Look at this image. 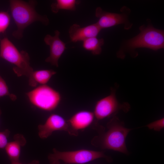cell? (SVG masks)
<instances>
[{
  "label": "cell",
  "mask_w": 164,
  "mask_h": 164,
  "mask_svg": "<svg viewBox=\"0 0 164 164\" xmlns=\"http://www.w3.org/2000/svg\"><path fill=\"white\" fill-rule=\"evenodd\" d=\"M140 33L129 39L124 40L121 44L117 54L119 58H124L125 53L131 54L136 53V49L146 48L157 51L164 48V31L157 29L150 23L139 28Z\"/></svg>",
  "instance_id": "cell-1"
},
{
  "label": "cell",
  "mask_w": 164,
  "mask_h": 164,
  "mask_svg": "<svg viewBox=\"0 0 164 164\" xmlns=\"http://www.w3.org/2000/svg\"><path fill=\"white\" fill-rule=\"evenodd\" d=\"M107 130L95 136L92 144L103 149L112 150L127 154L125 140L131 129L125 128L124 124L116 116L113 117L107 124Z\"/></svg>",
  "instance_id": "cell-2"
},
{
  "label": "cell",
  "mask_w": 164,
  "mask_h": 164,
  "mask_svg": "<svg viewBox=\"0 0 164 164\" xmlns=\"http://www.w3.org/2000/svg\"><path fill=\"white\" fill-rule=\"evenodd\" d=\"M10 4L12 16L17 27L16 30L13 33L15 38H22L24 29L35 22L39 21L46 25L49 23L46 16L40 15L36 12L34 2L12 0L10 1Z\"/></svg>",
  "instance_id": "cell-3"
},
{
  "label": "cell",
  "mask_w": 164,
  "mask_h": 164,
  "mask_svg": "<svg viewBox=\"0 0 164 164\" xmlns=\"http://www.w3.org/2000/svg\"><path fill=\"white\" fill-rule=\"evenodd\" d=\"M0 57L15 65L13 70L18 77L26 76L29 77L33 71L28 53L23 50L19 51L7 37L0 41Z\"/></svg>",
  "instance_id": "cell-4"
},
{
  "label": "cell",
  "mask_w": 164,
  "mask_h": 164,
  "mask_svg": "<svg viewBox=\"0 0 164 164\" xmlns=\"http://www.w3.org/2000/svg\"><path fill=\"white\" fill-rule=\"evenodd\" d=\"M53 152L48 156L50 164H60V161L69 164H83L100 158L111 161L103 151L81 149L62 152L54 148Z\"/></svg>",
  "instance_id": "cell-5"
},
{
  "label": "cell",
  "mask_w": 164,
  "mask_h": 164,
  "mask_svg": "<svg viewBox=\"0 0 164 164\" xmlns=\"http://www.w3.org/2000/svg\"><path fill=\"white\" fill-rule=\"evenodd\" d=\"M30 102L43 110L51 111L55 109L61 99L60 93L46 84L40 85L26 93Z\"/></svg>",
  "instance_id": "cell-6"
},
{
  "label": "cell",
  "mask_w": 164,
  "mask_h": 164,
  "mask_svg": "<svg viewBox=\"0 0 164 164\" xmlns=\"http://www.w3.org/2000/svg\"><path fill=\"white\" fill-rule=\"evenodd\" d=\"M131 12L130 9L125 6L121 8V13L106 12L98 7L95 10V15L99 19L96 23L101 29L123 24L125 29L128 30L132 25L128 18Z\"/></svg>",
  "instance_id": "cell-7"
},
{
  "label": "cell",
  "mask_w": 164,
  "mask_h": 164,
  "mask_svg": "<svg viewBox=\"0 0 164 164\" xmlns=\"http://www.w3.org/2000/svg\"><path fill=\"white\" fill-rule=\"evenodd\" d=\"M124 107L118 101L115 91L112 90L110 94L96 102L93 112L96 119L101 120L114 115Z\"/></svg>",
  "instance_id": "cell-8"
},
{
  "label": "cell",
  "mask_w": 164,
  "mask_h": 164,
  "mask_svg": "<svg viewBox=\"0 0 164 164\" xmlns=\"http://www.w3.org/2000/svg\"><path fill=\"white\" fill-rule=\"evenodd\" d=\"M38 128L39 136L42 139L47 138L55 131H64L68 133L69 132L67 121L62 116L55 114L50 115L45 123L39 125Z\"/></svg>",
  "instance_id": "cell-9"
},
{
  "label": "cell",
  "mask_w": 164,
  "mask_h": 164,
  "mask_svg": "<svg viewBox=\"0 0 164 164\" xmlns=\"http://www.w3.org/2000/svg\"><path fill=\"white\" fill-rule=\"evenodd\" d=\"M54 33V36L47 34L44 38L45 43L50 48V55L46 59L45 61L58 67L59 60L66 47V44L59 38V31L56 30Z\"/></svg>",
  "instance_id": "cell-10"
},
{
  "label": "cell",
  "mask_w": 164,
  "mask_h": 164,
  "mask_svg": "<svg viewBox=\"0 0 164 164\" xmlns=\"http://www.w3.org/2000/svg\"><path fill=\"white\" fill-rule=\"evenodd\" d=\"M94 116L93 112L87 110L77 112L67 121L69 127L68 133L77 135L79 130L84 129L93 122Z\"/></svg>",
  "instance_id": "cell-11"
},
{
  "label": "cell",
  "mask_w": 164,
  "mask_h": 164,
  "mask_svg": "<svg viewBox=\"0 0 164 164\" xmlns=\"http://www.w3.org/2000/svg\"><path fill=\"white\" fill-rule=\"evenodd\" d=\"M101 29L96 23L82 27L74 24L70 27L69 33L71 41L76 43L83 41L91 37H97Z\"/></svg>",
  "instance_id": "cell-12"
},
{
  "label": "cell",
  "mask_w": 164,
  "mask_h": 164,
  "mask_svg": "<svg viewBox=\"0 0 164 164\" xmlns=\"http://www.w3.org/2000/svg\"><path fill=\"white\" fill-rule=\"evenodd\" d=\"M14 139L8 142L5 149L11 161H19L21 148L25 145L26 140L24 136L19 134L15 135Z\"/></svg>",
  "instance_id": "cell-13"
},
{
  "label": "cell",
  "mask_w": 164,
  "mask_h": 164,
  "mask_svg": "<svg viewBox=\"0 0 164 164\" xmlns=\"http://www.w3.org/2000/svg\"><path fill=\"white\" fill-rule=\"evenodd\" d=\"M56 73L52 70H43L33 71L29 78V84L36 87L38 84L45 85Z\"/></svg>",
  "instance_id": "cell-14"
},
{
  "label": "cell",
  "mask_w": 164,
  "mask_h": 164,
  "mask_svg": "<svg viewBox=\"0 0 164 164\" xmlns=\"http://www.w3.org/2000/svg\"><path fill=\"white\" fill-rule=\"evenodd\" d=\"M82 46L85 50L91 52L94 55H100L102 52V46L104 44L102 38L97 37H91L83 41Z\"/></svg>",
  "instance_id": "cell-15"
},
{
  "label": "cell",
  "mask_w": 164,
  "mask_h": 164,
  "mask_svg": "<svg viewBox=\"0 0 164 164\" xmlns=\"http://www.w3.org/2000/svg\"><path fill=\"white\" fill-rule=\"evenodd\" d=\"M80 2L75 0H57L51 5V10L55 13L60 9L74 11L76 9V5L79 4Z\"/></svg>",
  "instance_id": "cell-16"
},
{
  "label": "cell",
  "mask_w": 164,
  "mask_h": 164,
  "mask_svg": "<svg viewBox=\"0 0 164 164\" xmlns=\"http://www.w3.org/2000/svg\"><path fill=\"white\" fill-rule=\"evenodd\" d=\"M6 96H9L12 101H15L17 99L15 95L10 93L5 81L0 75V98Z\"/></svg>",
  "instance_id": "cell-17"
},
{
  "label": "cell",
  "mask_w": 164,
  "mask_h": 164,
  "mask_svg": "<svg viewBox=\"0 0 164 164\" xmlns=\"http://www.w3.org/2000/svg\"><path fill=\"white\" fill-rule=\"evenodd\" d=\"M10 17L6 12H0V33L4 32L10 22Z\"/></svg>",
  "instance_id": "cell-18"
},
{
  "label": "cell",
  "mask_w": 164,
  "mask_h": 164,
  "mask_svg": "<svg viewBox=\"0 0 164 164\" xmlns=\"http://www.w3.org/2000/svg\"><path fill=\"white\" fill-rule=\"evenodd\" d=\"M149 129H153L157 131H159L164 127V119L162 118L153 121L146 126Z\"/></svg>",
  "instance_id": "cell-19"
},
{
  "label": "cell",
  "mask_w": 164,
  "mask_h": 164,
  "mask_svg": "<svg viewBox=\"0 0 164 164\" xmlns=\"http://www.w3.org/2000/svg\"><path fill=\"white\" fill-rule=\"evenodd\" d=\"M10 131L8 129H5L3 131L0 132V149L5 148L7 144L8 138Z\"/></svg>",
  "instance_id": "cell-20"
},
{
  "label": "cell",
  "mask_w": 164,
  "mask_h": 164,
  "mask_svg": "<svg viewBox=\"0 0 164 164\" xmlns=\"http://www.w3.org/2000/svg\"><path fill=\"white\" fill-rule=\"evenodd\" d=\"M11 164H22L20 163L19 161H11ZM29 164H39V162L38 161L34 160Z\"/></svg>",
  "instance_id": "cell-21"
},
{
  "label": "cell",
  "mask_w": 164,
  "mask_h": 164,
  "mask_svg": "<svg viewBox=\"0 0 164 164\" xmlns=\"http://www.w3.org/2000/svg\"><path fill=\"white\" fill-rule=\"evenodd\" d=\"M1 114H2V111H1V109L0 108V116H1Z\"/></svg>",
  "instance_id": "cell-22"
}]
</instances>
